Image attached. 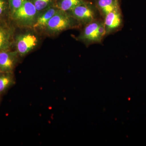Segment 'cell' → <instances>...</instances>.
Here are the masks:
<instances>
[{"instance_id":"6da1fadb","label":"cell","mask_w":146,"mask_h":146,"mask_svg":"<svg viewBox=\"0 0 146 146\" xmlns=\"http://www.w3.org/2000/svg\"><path fill=\"white\" fill-rule=\"evenodd\" d=\"M79 24L68 12L58 9L48 22L44 31L47 34L54 35L78 27Z\"/></svg>"},{"instance_id":"7a4b0ae2","label":"cell","mask_w":146,"mask_h":146,"mask_svg":"<svg viewBox=\"0 0 146 146\" xmlns=\"http://www.w3.org/2000/svg\"><path fill=\"white\" fill-rule=\"evenodd\" d=\"M39 13L34 5L29 0H26L11 16L18 26L32 28Z\"/></svg>"},{"instance_id":"3957f363","label":"cell","mask_w":146,"mask_h":146,"mask_svg":"<svg viewBox=\"0 0 146 146\" xmlns=\"http://www.w3.org/2000/svg\"><path fill=\"white\" fill-rule=\"evenodd\" d=\"M105 36L104 21L96 19L85 25L77 39L87 45L101 42Z\"/></svg>"},{"instance_id":"277c9868","label":"cell","mask_w":146,"mask_h":146,"mask_svg":"<svg viewBox=\"0 0 146 146\" xmlns=\"http://www.w3.org/2000/svg\"><path fill=\"white\" fill-rule=\"evenodd\" d=\"M38 43L39 39L36 35L31 32L18 35L15 39L16 50L21 57L34 49Z\"/></svg>"},{"instance_id":"5b68a950","label":"cell","mask_w":146,"mask_h":146,"mask_svg":"<svg viewBox=\"0 0 146 146\" xmlns=\"http://www.w3.org/2000/svg\"><path fill=\"white\" fill-rule=\"evenodd\" d=\"M80 24H86L96 19L95 7L91 3L84 1L68 12Z\"/></svg>"},{"instance_id":"8992f818","label":"cell","mask_w":146,"mask_h":146,"mask_svg":"<svg viewBox=\"0 0 146 146\" xmlns=\"http://www.w3.org/2000/svg\"><path fill=\"white\" fill-rule=\"evenodd\" d=\"M17 51L5 50L0 52V72L13 73L18 63V56Z\"/></svg>"},{"instance_id":"52a82bcc","label":"cell","mask_w":146,"mask_h":146,"mask_svg":"<svg viewBox=\"0 0 146 146\" xmlns=\"http://www.w3.org/2000/svg\"><path fill=\"white\" fill-rule=\"evenodd\" d=\"M104 19L105 36L119 30L123 23L122 16L120 7L110 12Z\"/></svg>"},{"instance_id":"ba28073f","label":"cell","mask_w":146,"mask_h":146,"mask_svg":"<svg viewBox=\"0 0 146 146\" xmlns=\"http://www.w3.org/2000/svg\"><path fill=\"white\" fill-rule=\"evenodd\" d=\"M58 9L54 5H52L39 12L32 29L35 31H44L48 22Z\"/></svg>"},{"instance_id":"9c48e42d","label":"cell","mask_w":146,"mask_h":146,"mask_svg":"<svg viewBox=\"0 0 146 146\" xmlns=\"http://www.w3.org/2000/svg\"><path fill=\"white\" fill-rule=\"evenodd\" d=\"M14 29L6 24H0V52L9 50L13 43Z\"/></svg>"},{"instance_id":"30bf717a","label":"cell","mask_w":146,"mask_h":146,"mask_svg":"<svg viewBox=\"0 0 146 146\" xmlns=\"http://www.w3.org/2000/svg\"><path fill=\"white\" fill-rule=\"evenodd\" d=\"M95 4L104 18L110 12L120 7L118 0H95Z\"/></svg>"},{"instance_id":"8fae6325","label":"cell","mask_w":146,"mask_h":146,"mask_svg":"<svg viewBox=\"0 0 146 146\" xmlns=\"http://www.w3.org/2000/svg\"><path fill=\"white\" fill-rule=\"evenodd\" d=\"M16 83L13 73L0 72V96Z\"/></svg>"},{"instance_id":"7c38bea8","label":"cell","mask_w":146,"mask_h":146,"mask_svg":"<svg viewBox=\"0 0 146 146\" xmlns=\"http://www.w3.org/2000/svg\"><path fill=\"white\" fill-rule=\"evenodd\" d=\"M84 1V0H56L54 5L60 10L69 12Z\"/></svg>"},{"instance_id":"4fadbf2b","label":"cell","mask_w":146,"mask_h":146,"mask_svg":"<svg viewBox=\"0 0 146 146\" xmlns=\"http://www.w3.org/2000/svg\"><path fill=\"white\" fill-rule=\"evenodd\" d=\"M39 12L54 5L56 0H29Z\"/></svg>"},{"instance_id":"5bb4252c","label":"cell","mask_w":146,"mask_h":146,"mask_svg":"<svg viewBox=\"0 0 146 146\" xmlns=\"http://www.w3.org/2000/svg\"><path fill=\"white\" fill-rule=\"evenodd\" d=\"M26 0H8L10 16L23 4Z\"/></svg>"},{"instance_id":"9a60e30c","label":"cell","mask_w":146,"mask_h":146,"mask_svg":"<svg viewBox=\"0 0 146 146\" xmlns=\"http://www.w3.org/2000/svg\"><path fill=\"white\" fill-rule=\"evenodd\" d=\"M9 10L8 0H0V19Z\"/></svg>"},{"instance_id":"2e32d148","label":"cell","mask_w":146,"mask_h":146,"mask_svg":"<svg viewBox=\"0 0 146 146\" xmlns=\"http://www.w3.org/2000/svg\"><path fill=\"white\" fill-rule=\"evenodd\" d=\"M0 102H1V96H0Z\"/></svg>"},{"instance_id":"e0dca14e","label":"cell","mask_w":146,"mask_h":146,"mask_svg":"<svg viewBox=\"0 0 146 146\" xmlns=\"http://www.w3.org/2000/svg\"></svg>"}]
</instances>
